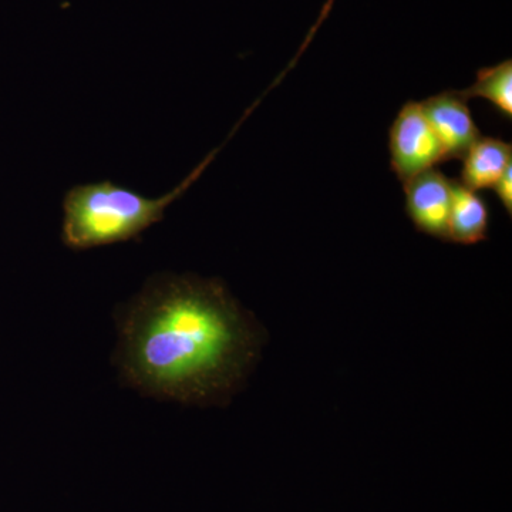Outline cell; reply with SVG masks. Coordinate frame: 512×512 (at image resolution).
Returning a JSON list of instances; mask_svg holds the SVG:
<instances>
[{
    "label": "cell",
    "instance_id": "1",
    "mask_svg": "<svg viewBox=\"0 0 512 512\" xmlns=\"http://www.w3.org/2000/svg\"><path fill=\"white\" fill-rule=\"evenodd\" d=\"M111 362L140 396L225 407L247 386L268 333L218 278L157 272L114 315Z\"/></svg>",
    "mask_w": 512,
    "mask_h": 512
},
{
    "label": "cell",
    "instance_id": "2",
    "mask_svg": "<svg viewBox=\"0 0 512 512\" xmlns=\"http://www.w3.org/2000/svg\"><path fill=\"white\" fill-rule=\"evenodd\" d=\"M202 170L204 165L160 197H146L111 181L70 188L63 198V244L73 251H87L133 241L164 220L168 208L183 197Z\"/></svg>",
    "mask_w": 512,
    "mask_h": 512
},
{
    "label": "cell",
    "instance_id": "3",
    "mask_svg": "<svg viewBox=\"0 0 512 512\" xmlns=\"http://www.w3.org/2000/svg\"><path fill=\"white\" fill-rule=\"evenodd\" d=\"M390 163L402 183L446 161L421 103L404 104L389 131Z\"/></svg>",
    "mask_w": 512,
    "mask_h": 512
},
{
    "label": "cell",
    "instance_id": "4",
    "mask_svg": "<svg viewBox=\"0 0 512 512\" xmlns=\"http://www.w3.org/2000/svg\"><path fill=\"white\" fill-rule=\"evenodd\" d=\"M453 185L454 181L436 168L403 184L407 215L423 234L446 241Z\"/></svg>",
    "mask_w": 512,
    "mask_h": 512
},
{
    "label": "cell",
    "instance_id": "5",
    "mask_svg": "<svg viewBox=\"0 0 512 512\" xmlns=\"http://www.w3.org/2000/svg\"><path fill=\"white\" fill-rule=\"evenodd\" d=\"M447 160H461L481 137L467 100L458 92H444L421 103Z\"/></svg>",
    "mask_w": 512,
    "mask_h": 512
},
{
    "label": "cell",
    "instance_id": "6",
    "mask_svg": "<svg viewBox=\"0 0 512 512\" xmlns=\"http://www.w3.org/2000/svg\"><path fill=\"white\" fill-rule=\"evenodd\" d=\"M488 229L490 210L487 202L477 191L454 181L446 241L460 245H476L487 239Z\"/></svg>",
    "mask_w": 512,
    "mask_h": 512
},
{
    "label": "cell",
    "instance_id": "7",
    "mask_svg": "<svg viewBox=\"0 0 512 512\" xmlns=\"http://www.w3.org/2000/svg\"><path fill=\"white\" fill-rule=\"evenodd\" d=\"M461 160V184L474 191L493 188L512 165V146L500 138L480 137Z\"/></svg>",
    "mask_w": 512,
    "mask_h": 512
},
{
    "label": "cell",
    "instance_id": "8",
    "mask_svg": "<svg viewBox=\"0 0 512 512\" xmlns=\"http://www.w3.org/2000/svg\"><path fill=\"white\" fill-rule=\"evenodd\" d=\"M467 101L473 97H481L503 114L512 117V62L511 59L485 67L477 73V80L473 86L458 92Z\"/></svg>",
    "mask_w": 512,
    "mask_h": 512
},
{
    "label": "cell",
    "instance_id": "9",
    "mask_svg": "<svg viewBox=\"0 0 512 512\" xmlns=\"http://www.w3.org/2000/svg\"><path fill=\"white\" fill-rule=\"evenodd\" d=\"M494 191L497 194L498 200L503 205L504 210L508 215H512V165L505 170V173L498 178L497 183L494 184Z\"/></svg>",
    "mask_w": 512,
    "mask_h": 512
}]
</instances>
